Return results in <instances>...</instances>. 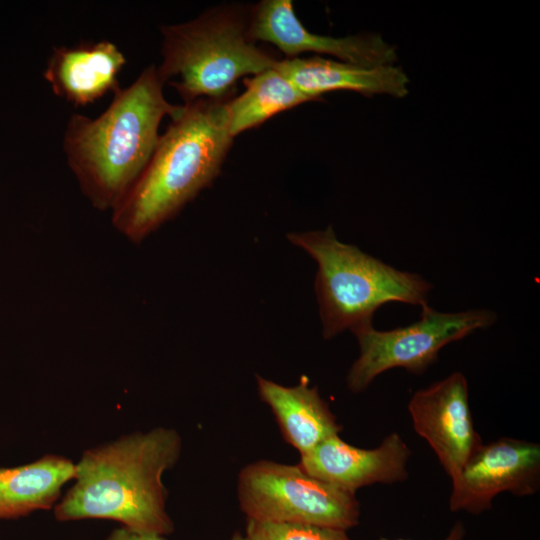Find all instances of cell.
Masks as SVG:
<instances>
[{
    "label": "cell",
    "mask_w": 540,
    "mask_h": 540,
    "mask_svg": "<svg viewBox=\"0 0 540 540\" xmlns=\"http://www.w3.org/2000/svg\"><path fill=\"white\" fill-rule=\"evenodd\" d=\"M182 439L166 427L125 435L86 450L74 483L55 504L59 521L105 519L135 530L168 535L164 473L179 460Z\"/></svg>",
    "instance_id": "obj_1"
},
{
    "label": "cell",
    "mask_w": 540,
    "mask_h": 540,
    "mask_svg": "<svg viewBox=\"0 0 540 540\" xmlns=\"http://www.w3.org/2000/svg\"><path fill=\"white\" fill-rule=\"evenodd\" d=\"M75 477V463L48 454L30 463L0 467V520L51 508Z\"/></svg>",
    "instance_id": "obj_15"
},
{
    "label": "cell",
    "mask_w": 540,
    "mask_h": 540,
    "mask_svg": "<svg viewBox=\"0 0 540 540\" xmlns=\"http://www.w3.org/2000/svg\"><path fill=\"white\" fill-rule=\"evenodd\" d=\"M126 58L110 41L54 47L43 73L54 94L85 106L121 87L118 75Z\"/></svg>",
    "instance_id": "obj_12"
},
{
    "label": "cell",
    "mask_w": 540,
    "mask_h": 540,
    "mask_svg": "<svg viewBox=\"0 0 540 540\" xmlns=\"http://www.w3.org/2000/svg\"><path fill=\"white\" fill-rule=\"evenodd\" d=\"M237 498L247 520L310 524L347 531L359 524L360 504L299 464L259 460L238 474Z\"/></svg>",
    "instance_id": "obj_6"
},
{
    "label": "cell",
    "mask_w": 540,
    "mask_h": 540,
    "mask_svg": "<svg viewBox=\"0 0 540 540\" xmlns=\"http://www.w3.org/2000/svg\"><path fill=\"white\" fill-rule=\"evenodd\" d=\"M247 33L252 42H269L287 58L313 52L366 68L390 66L397 61L396 47L379 34L334 37L308 31L290 0H263L256 4L249 11Z\"/></svg>",
    "instance_id": "obj_9"
},
{
    "label": "cell",
    "mask_w": 540,
    "mask_h": 540,
    "mask_svg": "<svg viewBox=\"0 0 540 540\" xmlns=\"http://www.w3.org/2000/svg\"><path fill=\"white\" fill-rule=\"evenodd\" d=\"M249 12L219 6L196 19L161 27L162 62L158 76L183 98L228 100L237 80L275 66L277 60L258 48L247 33Z\"/></svg>",
    "instance_id": "obj_5"
},
{
    "label": "cell",
    "mask_w": 540,
    "mask_h": 540,
    "mask_svg": "<svg viewBox=\"0 0 540 540\" xmlns=\"http://www.w3.org/2000/svg\"><path fill=\"white\" fill-rule=\"evenodd\" d=\"M408 411L415 432L428 442L452 481L483 443L474 427L466 377L453 372L416 391Z\"/></svg>",
    "instance_id": "obj_10"
},
{
    "label": "cell",
    "mask_w": 540,
    "mask_h": 540,
    "mask_svg": "<svg viewBox=\"0 0 540 540\" xmlns=\"http://www.w3.org/2000/svg\"><path fill=\"white\" fill-rule=\"evenodd\" d=\"M451 482L452 512L483 513L502 492L532 496L540 489V445L508 437L482 443Z\"/></svg>",
    "instance_id": "obj_8"
},
{
    "label": "cell",
    "mask_w": 540,
    "mask_h": 540,
    "mask_svg": "<svg viewBox=\"0 0 540 540\" xmlns=\"http://www.w3.org/2000/svg\"><path fill=\"white\" fill-rule=\"evenodd\" d=\"M466 537V529L462 522L458 521L456 522L452 528L450 529L449 533L446 535V537L443 540H465ZM380 540H410V539H387V538H380Z\"/></svg>",
    "instance_id": "obj_19"
},
{
    "label": "cell",
    "mask_w": 540,
    "mask_h": 540,
    "mask_svg": "<svg viewBox=\"0 0 540 540\" xmlns=\"http://www.w3.org/2000/svg\"><path fill=\"white\" fill-rule=\"evenodd\" d=\"M163 86L150 65L131 85L116 91L98 117L69 118L63 136L67 164L96 209L116 207L149 161L163 117L181 111L182 105L165 99Z\"/></svg>",
    "instance_id": "obj_2"
},
{
    "label": "cell",
    "mask_w": 540,
    "mask_h": 540,
    "mask_svg": "<svg viewBox=\"0 0 540 540\" xmlns=\"http://www.w3.org/2000/svg\"><path fill=\"white\" fill-rule=\"evenodd\" d=\"M277 70L310 101L325 93L348 90L365 96L385 94L402 98L408 94L409 78L394 65L366 68L320 56L285 58Z\"/></svg>",
    "instance_id": "obj_13"
},
{
    "label": "cell",
    "mask_w": 540,
    "mask_h": 540,
    "mask_svg": "<svg viewBox=\"0 0 540 540\" xmlns=\"http://www.w3.org/2000/svg\"><path fill=\"white\" fill-rule=\"evenodd\" d=\"M496 320L497 314L489 309L439 312L428 305L422 308L418 321L404 327L381 331L372 323L363 325L352 331L359 355L348 371L347 386L351 392L361 393L381 373L393 368L423 374L444 346L486 329Z\"/></svg>",
    "instance_id": "obj_7"
},
{
    "label": "cell",
    "mask_w": 540,
    "mask_h": 540,
    "mask_svg": "<svg viewBox=\"0 0 540 540\" xmlns=\"http://www.w3.org/2000/svg\"><path fill=\"white\" fill-rule=\"evenodd\" d=\"M226 101L199 98L171 118L146 166L111 211L114 228L129 241L141 243L220 173L233 142Z\"/></svg>",
    "instance_id": "obj_3"
},
{
    "label": "cell",
    "mask_w": 540,
    "mask_h": 540,
    "mask_svg": "<svg viewBox=\"0 0 540 540\" xmlns=\"http://www.w3.org/2000/svg\"><path fill=\"white\" fill-rule=\"evenodd\" d=\"M246 536L249 540H351L347 531L289 522H262L247 520Z\"/></svg>",
    "instance_id": "obj_17"
},
{
    "label": "cell",
    "mask_w": 540,
    "mask_h": 540,
    "mask_svg": "<svg viewBox=\"0 0 540 540\" xmlns=\"http://www.w3.org/2000/svg\"><path fill=\"white\" fill-rule=\"evenodd\" d=\"M287 239L317 263L315 291L325 339L371 324L374 313L386 303L428 306L431 283L339 241L330 226L289 233Z\"/></svg>",
    "instance_id": "obj_4"
},
{
    "label": "cell",
    "mask_w": 540,
    "mask_h": 540,
    "mask_svg": "<svg viewBox=\"0 0 540 540\" xmlns=\"http://www.w3.org/2000/svg\"><path fill=\"white\" fill-rule=\"evenodd\" d=\"M410 457L409 446L397 432L372 449L358 448L334 435L300 455L299 465L311 476L355 494L372 484L405 481Z\"/></svg>",
    "instance_id": "obj_11"
},
{
    "label": "cell",
    "mask_w": 540,
    "mask_h": 540,
    "mask_svg": "<svg viewBox=\"0 0 540 540\" xmlns=\"http://www.w3.org/2000/svg\"><path fill=\"white\" fill-rule=\"evenodd\" d=\"M260 399L275 416L284 440L300 455L311 451L327 438L339 435L342 427L305 377L295 386H284L257 375Z\"/></svg>",
    "instance_id": "obj_14"
},
{
    "label": "cell",
    "mask_w": 540,
    "mask_h": 540,
    "mask_svg": "<svg viewBox=\"0 0 540 540\" xmlns=\"http://www.w3.org/2000/svg\"><path fill=\"white\" fill-rule=\"evenodd\" d=\"M230 540H249V538L240 532H236Z\"/></svg>",
    "instance_id": "obj_20"
},
{
    "label": "cell",
    "mask_w": 540,
    "mask_h": 540,
    "mask_svg": "<svg viewBox=\"0 0 540 540\" xmlns=\"http://www.w3.org/2000/svg\"><path fill=\"white\" fill-rule=\"evenodd\" d=\"M243 84L244 92L226 101L228 130L233 138L282 111L310 101L276 66L245 77Z\"/></svg>",
    "instance_id": "obj_16"
},
{
    "label": "cell",
    "mask_w": 540,
    "mask_h": 540,
    "mask_svg": "<svg viewBox=\"0 0 540 540\" xmlns=\"http://www.w3.org/2000/svg\"><path fill=\"white\" fill-rule=\"evenodd\" d=\"M106 540H167L165 535L121 526L113 530Z\"/></svg>",
    "instance_id": "obj_18"
}]
</instances>
